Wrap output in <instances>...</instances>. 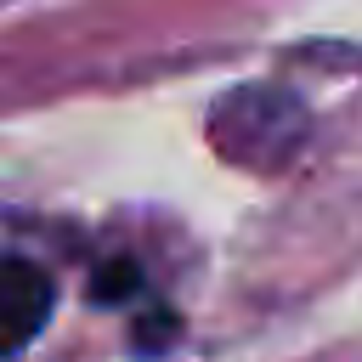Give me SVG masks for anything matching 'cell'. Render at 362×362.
<instances>
[{
  "label": "cell",
  "mask_w": 362,
  "mask_h": 362,
  "mask_svg": "<svg viewBox=\"0 0 362 362\" xmlns=\"http://www.w3.org/2000/svg\"><path fill=\"white\" fill-rule=\"evenodd\" d=\"M305 136V113L283 96V90H266V85H249L238 96H226L215 107V147L249 170H277L294 158Z\"/></svg>",
  "instance_id": "cell-1"
},
{
  "label": "cell",
  "mask_w": 362,
  "mask_h": 362,
  "mask_svg": "<svg viewBox=\"0 0 362 362\" xmlns=\"http://www.w3.org/2000/svg\"><path fill=\"white\" fill-rule=\"evenodd\" d=\"M51 305H57L51 272L23 255H0V356H23L51 322Z\"/></svg>",
  "instance_id": "cell-2"
},
{
  "label": "cell",
  "mask_w": 362,
  "mask_h": 362,
  "mask_svg": "<svg viewBox=\"0 0 362 362\" xmlns=\"http://www.w3.org/2000/svg\"><path fill=\"white\" fill-rule=\"evenodd\" d=\"M136 288H141V266H136V260H124V255H119V260H107V266L90 277V300H102V305H119V300H130Z\"/></svg>",
  "instance_id": "cell-3"
},
{
  "label": "cell",
  "mask_w": 362,
  "mask_h": 362,
  "mask_svg": "<svg viewBox=\"0 0 362 362\" xmlns=\"http://www.w3.org/2000/svg\"><path fill=\"white\" fill-rule=\"evenodd\" d=\"M170 339H175V317H170V311H153V322L136 328V345H141V351H158V345H170Z\"/></svg>",
  "instance_id": "cell-4"
}]
</instances>
